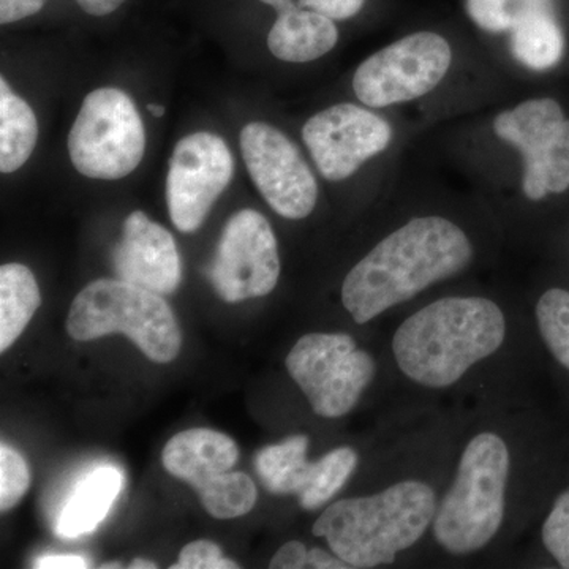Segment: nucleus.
Returning <instances> with one entry per match:
<instances>
[{
	"label": "nucleus",
	"mask_w": 569,
	"mask_h": 569,
	"mask_svg": "<svg viewBox=\"0 0 569 569\" xmlns=\"http://www.w3.org/2000/svg\"><path fill=\"white\" fill-rule=\"evenodd\" d=\"M473 258L470 239L443 217H418L373 247L348 272L342 301L358 325L369 323L430 284L459 274Z\"/></svg>",
	"instance_id": "1"
},
{
	"label": "nucleus",
	"mask_w": 569,
	"mask_h": 569,
	"mask_svg": "<svg viewBox=\"0 0 569 569\" xmlns=\"http://www.w3.org/2000/svg\"><path fill=\"white\" fill-rule=\"evenodd\" d=\"M507 323L486 298H445L407 318L392 339L397 366L427 388L455 385L467 370L496 353Z\"/></svg>",
	"instance_id": "2"
},
{
	"label": "nucleus",
	"mask_w": 569,
	"mask_h": 569,
	"mask_svg": "<svg viewBox=\"0 0 569 569\" xmlns=\"http://www.w3.org/2000/svg\"><path fill=\"white\" fill-rule=\"evenodd\" d=\"M437 512L436 492L419 481H402L376 496L346 498L325 509L313 535L350 568L391 565L417 545Z\"/></svg>",
	"instance_id": "3"
},
{
	"label": "nucleus",
	"mask_w": 569,
	"mask_h": 569,
	"mask_svg": "<svg viewBox=\"0 0 569 569\" xmlns=\"http://www.w3.org/2000/svg\"><path fill=\"white\" fill-rule=\"evenodd\" d=\"M508 477L507 443L490 432L471 438L433 518V537L441 548L468 556L492 541L503 523Z\"/></svg>",
	"instance_id": "4"
},
{
	"label": "nucleus",
	"mask_w": 569,
	"mask_h": 569,
	"mask_svg": "<svg viewBox=\"0 0 569 569\" xmlns=\"http://www.w3.org/2000/svg\"><path fill=\"white\" fill-rule=\"evenodd\" d=\"M67 332L80 342L119 332L162 365L174 361L182 347L181 328L162 295L121 279H100L82 288L71 302Z\"/></svg>",
	"instance_id": "5"
},
{
	"label": "nucleus",
	"mask_w": 569,
	"mask_h": 569,
	"mask_svg": "<svg viewBox=\"0 0 569 569\" xmlns=\"http://www.w3.org/2000/svg\"><path fill=\"white\" fill-rule=\"evenodd\" d=\"M146 149L144 123L119 89L88 93L69 134L73 167L86 178L116 181L137 170Z\"/></svg>",
	"instance_id": "6"
},
{
	"label": "nucleus",
	"mask_w": 569,
	"mask_h": 569,
	"mask_svg": "<svg viewBox=\"0 0 569 569\" xmlns=\"http://www.w3.org/2000/svg\"><path fill=\"white\" fill-rule=\"evenodd\" d=\"M239 458L233 438L212 429H189L164 445L163 467L192 486L206 511L216 519H234L252 511L257 486L242 471H231Z\"/></svg>",
	"instance_id": "7"
},
{
	"label": "nucleus",
	"mask_w": 569,
	"mask_h": 569,
	"mask_svg": "<svg viewBox=\"0 0 569 569\" xmlns=\"http://www.w3.org/2000/svg\"><path fill=\"white\" fill-rule=\"evenodd\" d=\"M288 372L318 417L350 413L376 377V361L348 335H307L287 356Z\"/></svg>",
	"instance_id": "8"
},
{
	"label": "nucleus",
	"mask_w": 569,
	"mask_h": 569,
	"mask_svg": "<svg viewBox=\"0 0 569 569\" xmlns=\"http://www.w3.org/2000/svg\"><path fill=\"white\" fill-rule=\"evenodd\" d=\"M451 61V47L443 37L411 33L358 67L353 78L356 97L372 108L417 100L440 84Z\"/></svg>",
	"instance_id": "9"
},
{
	"label": "nucleus",
	"mask_w": 569,
	"mask_h": 569,
	"mask_svg": "<svg viewBox=\"0 0 569 569\" xmlns=\"http://www.w3.org/2000/svg\"><path fill=\"white\" fill-rule=\"evenodd\" d=\"M493 130L522 152L527 198L539 201L569 189V121L556 100H529L501 112Z\"/></svg>",
	"instance_id": "10"
},
{
	"label": "nucleus",
	"mask_w": 569,
	"mask_h": 569,
	"mask_svg": "<svg viewBox=\"0 0 569 569\" xmlns=\"http://www.w3.org/2000/svg\"><path fill=\"white\" fill-rule=\"evenodd\" d=\"M280 277L277 239L264 216L242 209L224 224L209 279L227 302L261 298L274 290Z\"/></svg>",
	"instance_id": "11"
},
{
	"label": "nucleus",
	"mask_w": 569,
	"mask_h": 569,
	"mask_svg": "<svg viewBox=\"0 0 569 569\" xmlns=\"http://www.w3.org/2000/svg\"><path fill=\"white\" fill-rule=\"evenodd\" d=\"M234 173L233 156L222 138L197 132L176 144L167 179V203L174 227L193 233Z\"/></svg>",
	"instance_id": "12"
},
{
	"label": "nucleus",
	"mask_w": 569,
	"mask_h": 569,
	"mask_svg": "<svg viewBox=\"0 0 569 569\" xmlns=\"http://www.w3.org/2000/svg\"><path fill=\"white\" fill-rule=\"evenodd\" d=\"M241 151L254 186L279 216L301 220L312 213L318 183L295 142L269 123L252 122L242 129Z\"/></svg>",
	"instance_id": "13"
},
{
	"label": "nucleus",
	"mask_w": 569,
	"mask_h": 569,
	"mask_svg": "<svg viewBox=\"0 0 569 569\" xmlns=\"http://www.w3.org/2000/svg\"><path fill=\"white\" fill-rule=\"evenodd\" d=\"M391 126L380 116L353 103H340L312 116L302 140L318 171L328 181H343L391 142Z\"/></svg>",
	"instance_id": "14"
},
{
	"label": "nucleus",
	"mask_w": 569,
	"mask_h": 569,
	"mask_svg": "<svg viewBox=\"0 0 569 569\" xmlns=\"http://www.w3.org/2000/svg\"><path fill=\"white\" fill-rule=\"evenodd\" d=\"M309 438L295 436L282 443L271 445L254 459L258 477L269 492L277 496L295 493L307 511H313L332 500L346 486L356 466L355 449L339 448L317 462L307 460Z\"/></svg>",
	"instance_id": "15"
},
{
	"label": "nucleus",
	"mask_w": 569,
	"mask_h": 569,
	"mask_svg": "<svg viewBox=\"0 0 569 569\" xmlns=\"http://www.w3.org/2000/svg\"><path fill=\"white\" fill-rule=\"evenodd\" d=\"M112 264L119 279L157 295L174 293L181 284V257L173 236L141 211L130 213L123 222Z\"/></svg>",
	"instance_id": "16"
},
{
	"label": "nucleus",
	"mask_w": 569,
	"mask_h": 569,
	"mask_svg": "<svg viewBox=\"0 0 569 569\" xmlns=\"http://www.w3.org/2000/svg\"><path fill=\"white\" fill-rule=\"evenodd\" d=\"M277 13L268 48L283 62L305 63L328 54L339 40L335 20L306 9L295 0H260Z\"/></svg>",
	"instance_id": "17"
},
{
	"label": "nucleus",
	"mask_w": 569,
	"mask_h": 569,
	"mask_svg": "<svg viewBox=\"0 0 569 569\" xmlns=\"http://www.w3.org/2000/svg\"><path fill=\"white\" fill-rule=\"evenodd\" d=\"M123 475L118 467L99 466L80 478L56 519V535L63 539L92 533L107 518L122 492Z\"/></svg>",
	"instance_id": "18"
},
{
	"label": "nucleus",
	"mask_w": 569,
	"mask_h": 569,
	"mask_svg": "<svg viewBox=\"0 0 569 569\" xmlns=\"http://www.w3.org/2000/svg\"><path fill=\"white\" fill-rule=\"evenodd\" d=\"M511 51L531 70L552 69L565 51V37L548 3L526 7L511 31Z\"/></svg>",
	"instance_id": "19"
},
{
	"label": "nucleus",
	"mask_w": 569,
	"mask_h": 569,
	"mask_svg": "<svg viewBox=\"0 0 569 569\" xmlns=\"http://www.w3.org/2000/svg\"><path fill=\"white\" fill-rule=\"evenodd\" d=\"M41 305L39 283L28 266L0 268V351L7 350L22 335Z\"/></svg>",
	"instance_id": "20"
},
{
	"label": "nucleus",
	"mask_w": 569,
	"mask_h": 569,
	"mask_svg": "<svg viewBox=\"0 0 569 569\" xmlns=\"http://www.w3.org/2000/svg\"><path fill=\"white\" fill-rule=\"evenodd\" d=\"M39 126L29 107L7 82L0 80V171L9 174L20 170L36 149Z\"/></svg>",
	"instance_id": "21"
},
{
	"label": "nucleus",
	"mask_w": 569,
	"mask_h": 569,
	"mask_svg": "<svg viewBox=\"0 0 569 569\" xmlns=\"http://www.w3.org/2000/svg\"><path fill=\"white\" fill-rule=\"evenodd\" d=\"M537 320L550 353L569 370V291H546L538 301Z\"/></svg>",
	"instance_id": "22"
},
{
	"label": "nucleus",
	"mask_w": 569,
	"mask_h": 569,
	"mask_svg": "<svg viewBox=\"0 0 569 569\" xmlns=\"http://www.w3.org/2000/svg\"><path fill=\"white\" fill-rule=\"evenodd\" d=\"M31 486V471L28 462L17 451L2 443L0 447V509L3 512L20 503Z\"/></svg>",
	"instance_id": "23"
},
{
	"label": "nucleus",
	"mask_w": 569,
	"mask_h": 569,
	"mask_svg": "<svg viewBox=\"0 0 569 569\" xmlns=\"http://www.w3.org/2000/svg\"><path fill=\"white\" fill-rule=\"evenodd\" d=\"M518 0H467V11L488 32H511L520 11Z\"/></svg>",
	"instance_id": "24"
},
{
	"label": "nucleus",
	"mask_w": 569,
	"mask_h": 569,
	"mask_svg": "<svg viewBox=\"0 0 569 569\" xmlns=\"http://www.w3.org/2000/svg\"><path fill=\"white\" fill-rule=\"evenodd\" d=\"M542 542L561 568L569 569V490L561 493L542 526Z\"/></svg>",
	"instance_id": "25"
},
{
	"label": "nucleus",
	"mask_w": 569,
	"mask_h": 569,
	"mask_svg": "<svg viewBox=\"0 0 569 569\" xmlns=\"http://www.w3.org/2000/svg\"><path fill=\"white\" fill-rule=\"evenodd\" d=\"M236 569L239 565L224 559L222 549L209 539L189 542L171 569Z\"/></svg>",
	"instance_id": "26"
},
{
	"label": "nucleus",
	"mask_w": 569,
	"mask_h": 569,
	"mask_svg": "<svg viewBox=\"0 0 569 569\" xmlns=\"http://www.w3.org/2000/svg\"><path fill=\"white\" fill-rule=\"evenodd\" d=\"M299 3L306 9L331 18V20L346 21L362 10L366 0H299Z\"/></svg>",
	"instance_id": "27"
},
{
	"label": "nucleus",
	"mask_w": 569,
	"mask_h": 569,
	"mask_svg": "<svg viewBox=\"0 0 569 569\" xmlns=\"http://www.w3.org/2000/svg\"><path fill=\"white\" fill-rule=\"evenodd\" d=\"M269 567L274 569L309 568V549L301 541L284 542L272 557Z\"/></svg>",
	"instance_id": "28"
},
{
	"label": "nucleus",
	"mask_w": 569,
	"mask_h": 569,
	"mask_svg": "<svg viewBox=\"0 0 569 569\" xmlns=\"http://www.w3.org/2000/svg\"><path fill=\"white\" fill-rule=\"evenodd\" d=\"M47 0H0V22L3 26L26 20L39 13Z\"/></svg>",
	"instance_id": "29"
},
{
	"label": "nucleus",
	"mask_w": 569,
	"mask_h": 569,
	"mask_svg": "<svg viewBox=\"0 0 569 569\" xmlns=\"http://www.w3.org/2000/svg\"><path fill=\"white\" fill-rule=\"evenodd\" d=\"M37 569H81L89 568L88 560L81 556H43L33 561Z\"/></svg>",
	"instance_id": "30"
},
{
	"label": "nucleus",
	"mask_w": 569,
	"mask_h": 569,
	"mask_svg": "<svg viewBox=\"0 0 569 569\" xmlns=\"http://www.w3.org/2000/svg\"><path fill=\"white\" fill-rule=\"evenodd\" d=\"M309 568L316 569H347L348 563L337 557L335 552L329 553L323 549H309Z\"/></svg>",
	"instance_id": "31"
},
{
	"label": "nucleus",
	"mask_w": 569,
	"mask_h": 569,
	"mask_svg": "<svg viewBox=\"0 0 569 569\" xmlns=\"http://www.w3.org/2000/svg\"><path fill=\"white\" fill-rule=\"evenodd\" d=\"M82 11L92 17H107L122 6L127 0H77Z\"/></svg>",
	"instance_id": "32"
},
{
	"label": "nucleus",
	"mask_w": 569,
	"mask_h": 569,
	"mask_svg": "<svg viewBox=\"0 0 569 569\" xmlns=\"http://www.w3.org/2000/svg\"><path fill=\"white\" fill-rule=\"evenodd\" d=\"M130 569H156L157 565L151 560L146 559H134L132 563H130Z\"/></svg>",
	"instance_id": "33"
},
{
	"label": "nucleus",
	"mask_w": 569,
	"mask_h": 569,
	"mask_svg": "<svg viewBox=\"0 0 569 569\" xmlns=\"http://www.w3.org/2000/svg\"><path fill=\"white\" fill-rule=\"evenodd\" d=\"M148 110L152 112L153 118H162L164 114V107H162V104H148Z\"/></svg>",
	"instance_id": "34"
},
{
	"label": "nucleus",
	"mask_w": 569,
	"mask_h": 569,
	"mask_svg": "<svg viewBox=\"0 0 569 569\" xmlns=\"http://www.w3.org/2000/svg\"><path fill=\"white\" fill-rule=\"evenodd\" d=\"M520 7L539 6V3H548V0H518Z\"/></svg>",
	"instance_id": "35"
},
{
	"label": "nucleus",
	"mask_w": 569,
	"mask_h": 569,
	"mask_svg": "<svg viewBox=\"0 0 569 569\" xmlns=\"http://www.w3.org/2000/svg\"><path fill=\"white\" fill-rule=\"evenodd\" d=\"M100 568H102V569L122 568V565L118 563V561H112V563L102 565V567H100Z\"/></svg>",
	"instance_id": "36"
}]
</instances>
